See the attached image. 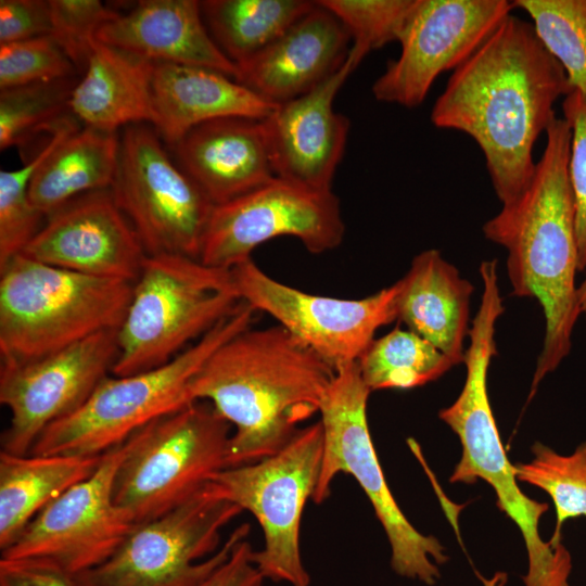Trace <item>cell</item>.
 <instances>
[{
    "label": "cell",
    "mask_w": 586,
    "mask_h": 586,
    "mask_svg": "<svg viewBox=\"0 0 586 586\" xmlns=\"http://www.w3.org/2000/svg\"><path fill=\"white\" fill-rule=\"evenodd\" d=\"M571 87L531 22L509 14L449 77L431 122L470 136L480 146L501 202L530 182L533 148L557 118L553 106Z\"/></svg>",
    "instance_id": "obj_1"
},
{
    "label": "cell",
    "mask_w": 586,
    "mask_h": 586,
    "mask_svg": "<svg viewBox=\"0 0 586 586\" xmlns=\"http://www.w3.org/2000/svg\"><path fill=\"white\" fill-rule=\"evenodd\" d=\"M525 189L483 226L484 237L507 251L512 295L539 303L545 334L532 394L572 348L579 318L578 244L574 196L569 177L571 129L556 118Z\"/></svg>",
    "instance_id": "obj_2"
},
{
    "label": "cell",
    "mask_w": 586,
    "mask_h": 586,
    "mask_svg": "<svg viewBox=\"0 0 586 586\" xmlns=\"http://www.w3.org/2000/svg\"><path fill=\"white\" fill-rule=\"evenodd\" d=\"M335 370L280 324L251 327L220 345L189 384L232 426L227 468L281 449L319 413Z\"/></svg>",
    "instance_id": "obj_3"
},
{
    "label": "cell",
    "mask_w": 586,
    "mask_h": 586,
    "mask_svg": "<svg viewBox=\"0 0 586 586\" xmlns=\"http://www.w3.org/2000/svg\"><path fill=\"white\" fill-rule=\"evenodd\" d=\"M504 300L484 292L469 331L466 380L457 399L438 417L461 443V457L449 481L474 484L483 480L494 489L497 505L519 527L525 543L528 569L525 586H570L572 558L563 544L553 546L539 534V521L549 506L526 496L518 484L514 466L502 445L487 392V373L497 354L496 323L504 314Z\"/></svg>",
    "instance_id": "obj_4"
},
{
    "label": "cell",
    "mask_w": 586,
    "mask_h": 586,
    "mask_svg": "<svg viewBox=\"0 0 586 586\" xmlns=\"http://www.w3.org/2000/svg\"><path fill=\"white\" fill-rule=\"evenodd\" d=\"M132 282L88 276L20 254L0 267L1 362L37 359L118 330Z\"/></svg>",
    "instance_id": "obj_5"
},
{
    "label": "cell",
    "mask_w": 586,
    "mask_h": 586,
    "mask_svg": "<svg viewBox=\"0 0 586 586\" xmlns=\"http://www.w3.org/2000/svg\"><path fill=\"white\" fill-rule=\"evenodd\" d=\"M255 313L241 302L169 362L131 375H107L76 411L50 424L28 455L101 456L150 422L193 403L189 384L194 374L220 345L251 327Z\"/></svg>",
    "instance_id": "obj_6"
},
{
    "label": "cell",
    "mask_w": 586,
    "mask_h": 586,
    "mask_svg": "<svg viewBox=\"0 0 586 586\" xmlns=\"http://www.w3.org/2000/svg\"><path fill=\"white\" fill-rule=\"evenodd\" d=\"M240 303L231 269L184 255H146L117 332L112 374L131 375L169 362Z\"/></svg>",
    "instance_id": "obj_7"
},
{
    "label": "cell",
    "mask_w": 586,
    "mask_h": 586,
    "mask_svg": "<svg viewBox=\"0 0 586 586\" xmlns=\"http://www.w3.org/2000/svg\"><path fill=\"white\" fill-rule=\"evenodd\" d=\"M370 393L357 361L336 370L319 410L323 451L311 499L315 504L326 500L339 473L353 475L385 531L394 572L431 586L440 578L438 565L446 563L448 556L436 537L423 535L409 522L392 495L368 426Z\"/></svg>",
    "instance_id": "obj_8"
},
{
    "label": "cell",
    "mask_w": 586,
    "mask_h": 586,
    "mask_svg": "<svg viewBox=\"0 0 586 586\" xmlns=\"http://www.w3.org/2000/svg\"><path fill=\"white\" fill-rule=\"evenodd\" d=\"M232 426L195 400L136 433L114 479L113 500L135 524L175 509L227 468Z\"/></svg>",
    "instance_id": "obj_9"
},
{
    "label": "cell",
    "mask_w": 586,
    "mask_h": 586,
    "mask_svg": "<svg viewBox=\"0 0 586 586\" xmlns=\"http://www.w3.org/2000/svg\"><path fill=\"white\" fill-rule=\"evenodd\" d=\"M243 510L205 486L156 519L135 524L113 556L74 576L78 586H196L222 564L251 525L221 530Z\"/></svg>",
    "instance_id": "obj_10"
},
{
    "label": "cell",
    "mask_w": 586,
    "mask_h": 586,
    "mask_svg": "<svg viewBox=\"0 0 586 586\" xmlns=\"http://www.w3.org/2000/svg\"><path fill=\"white\" fill-rule=\"evenodd\" d=\"M323 451L321 422L301 428L277 453L253 463L225 468L206 483L217 497L238 505L258 521L264 547L252 559L265 578L309 586L300 531L304 507L313 498Z\"/></svg>",
    "instance_id": "obj_11"
},
{
    "label": "cell",
    "mask_w": 586,
    "mask_h": 586,
    "mask_svg": "<svg viewBox=\"0 0 586 586\" xmlns=\"http://www.w3.org/2000/svg\"><path fill=\"white\" fill-rule=\"evenodd\" d=\"M111 190L146 255L199 259L214 204L169 157L149 124L123 128Z\"/></svg>",
    "instance_id": "obj_12"
},
{
    "label": "cell",
    "mask_w": 586,
    "mask_h": 586,
    "mask_svg": "<svg viewBox=\"0 0 586 586\" xmlns=\"http://www.w3.org/2000/svg\"><path fill=\"white\" fill-rule=\"evenodd\" d=\"M345 225L340 202L330 191L309 189L275 177L262 187L214 205L199 259L231 269L251 258L260 244L294 237L314 254L336 249Z\"/></svg>",
    "instance_id": "obj_13"
},
{
    "label": "cell",
    "mask_w": 586,
    "mask_h": 586,
    "mask_svg": "<svg viewBox=\"0 0 586 586\" xmlns=\"http://www.w3.org/2000/svg\"><path fill=\"white\" fill-rule=\"evenodd\" d=\"M127 450L128 441L103 454L95 471L44 507L1 559L41 563L73 577L109 560L135 525L113 500Z\"/></svg>",
    "instance_id": "obj_14"
},
{
    "label": "cell",
    "mask_w": 586,
    "mask_h": 586,
    "mask_svg": "<svg viewBox=\"0 0 586 586\" xmlns=\"http://www.w3.org/2000/svg\"><path fill=\"white\" fill-rule=\"evenodd\" d=\"M240 301L275 318L335 371L356 362L396 320V283L362 298L310 294L267 275L252 258L231 268Z\"/></svg>",
    "instance_id": "obj_15"
},
{
    "label": "cell",
    "mask_w": 586,
    "mask_h": 586,
    "mask_svg": "<svg viewBox=\"0 0 586 586\" xmlns=\"http://www.w3.org/2000/svg\"><path fill=\"white\" fill-rule=\"evenodd\" d=\"M118 330L91 335L56 353L23 362H1L0 403L10 411L3 451L27 456L52 423L76 411L112 374Z\"/></svg>",
    "instance_id": "obj_16"
},
{
    "label": "cell",
    "mask_w": 586,
    "mask_h": 586,
    "mask_svg": "<svg viewBox=\"0 0 586 586\" xmlns=\"http://www.w3.org/2000/svg\"><path fill=\"white\" fill-rule=\"evenodd\" d=\"M513 9L508 0H417L399 56L372 85L374 98L420 105L436 78L466 62Z\"/></svg>",
    "instance_id": "obj_17"
},
{
    "label": "cell",
    "mask_w": 586,
    "mask_h": 586,
    "mask_svg": "<svg viewBox=\"0 0 586 586\" xmlns=\"http://www.w3.org/2000/svg\"><path fill=\"white\" fill-rule=\"evenodd\" d=\"M22 254L62 269L132 283L146 257L111 189L82 194L51 213Z\"/></svg>",
    "instance_id": "obj_18"
},
{
    "label": "cell",
    "mask_w": 586,
    "mask_h": 586,
    "mask_svg": "<svg viewBox=\"0 0 586 586\" xmlns=\"http://www.w3.org/2000/svg\"><path fill=\"white\" fill-rule=\"evenodd\" d=\"M366 54L349 49L342 66L309 92L280 103L262 119L268 154L277 178L330 191L343 157L349 120L333 101Z\"/></svg>",
    "instance_id": "obj_19"
},
{
    "label": "cell",
    "mask_w": 586,
    "mask_h": 586,
    "mask_svg": "<svg viewBox=\"0 0 586 586\" xmlns=\"http://www.w3.org/2000/svg\"><path fill=\"white\" fill-rule=\"evenodd\" d=\"M351 39L343 23L316 1L273 42L237 64V81L276 104L293 100L342 66Z\"/></svg>",
    "instance_id": "obj_20"
},
{
    "label": "cell",
    "mask_w": 586,
    "mask_h": 586,
    "mask_svg": "<svg viewBox=\"0 0 586 586\" xmlns=\"http://www.w3.org/2000/svg\"><path fill=\"white\" fill-rule=\"evenodd\" d=\"M171 150L177 164L214 205L251 192L276 177L258 119L222 117L203 123Z\"/></svg>",
    "instance_id": "obj_21"
},
{
    "label": "cell",
    "mask_w": 586,
    "mask_h": 586,
    "mask_svg": "<svg viewBox=\"0 0 586 586\" xmlns=\"http://www.w3.org/2000/svg\"><path fill=\"white\" fill-rule=\"evenodd\" d=\"M97 40L153 63L211 68L237 80L238 67L213 40L203 20L201 1L143 0L118 14L98 33Z\"/></svg>",
    "instance_id": "obj_22"
},
{
    "label": "cell",
    "mask_w": 586,
    "mask_h": 586,
    "mask_svg": "<svg viewBox=\"0 0 586 586\" xmlns=\"http://www.w3.org/2000/svg\"><path fill=\"white\" fill-rule=\"evenodd\" d=\"M277 105L220 72L195 65L154 63L151 126L170 148L203 123L222 117L262 120Z\"/></svg>",
    "instance_id": "obj_23"
},
{
    "label": "cell",
    "mask_w": 586,
    "mask_h": 586,
    "mask_svg": "<svg viewBox=\"0 0 586 586\" xmlns=\"http://www.w3.org/2000/svg\"><path fill=\"white\" fill-rule=\"evenodd\" d=\"M395 283L396 320L437 347L455 366L464 362L472 283L435 249L416 255Z\"/></svg>",
    "instance_id": "obj_24"
},
{
    "label": "cell",
    "mask_w": 586,
    "mask_h": 586,
    "mask_svg": "<svg viewBox=\"0 0 586 586\" xmlns=\"http://www.w3.org/2000/svg\"><path fill=\"white\" fill-rule=\"evenodd\" d=\"M153 67L149 60L97 41L73 88L71 114L82 126L112 132L152 125Z\"/></svg>",
    "instance_id": "obj_25"
},
{
    "label": "cell",
    "mask_w": 586,
    "mask_h": 586,
    "mask_svg": "<svg viewBox=\"0 0 586 586\" xmlns=\"http://www.w3.org/2000/svg\"><path fill=\"white\" fill-rule=\"evenodd\" d=\"M77 125L71 115L59 126L52 148L30 179L29 200L44 217L82 194L113 186L118 132Z\"/></svg>",
    "instance_id": "obj_26"
},
{
    "label": "cell",
    "mask_w": 586,
    "mask_h": 586,
    "mask_svg": "<svg viewBox=\"0 0 586 586\" xmlns=\"http://www.w3.org/2000/svg\"><path fill=\"white\" fill-rule=\"evenodd\" d=\"M101 456H17L0 451V549L11 546L30 521L72 486L89 477Z\"/></svg>",
    "instance_id": "obj_27"
},
{
    "label": "cell",
    "mask_w": 586,
    "mask_h": 586,
    "mask_svg": "<svg viewBox=\"0 0 586 586\" xmlns=\"http://www.w3.org/2000/svg\"><path fill=\"white\" fill-rule=\"evenodd\" d=\"M315 5L308 0L201 1L213 40L235 65L273 42Z\"/></svg>",
    "instance_id": "obj_28"
},
{
    "label": "cell",
    "mask_w": 586,
    "mask_h": 586,
    "mask_svg": "<svg viewBox=\"0 0 586 586\" xmlns=\"http://www.w3.org/2000/svg\"><path fill=\"white\" fill-rule=\"evenodd\" d=\"M357 364L370 392L418 387L437 380L455 366L433 344L399 328L374 339Z\"/></svg>",
    "instance_id": "obj_29"
},
{
    "label": "cell",
    "mask_w": 586,
    "mask_h": 586,
    "mask_svg": "<svg viewBox=\"0 0 586 586\" xmlns=\"http://www.w3.org/2000/svg\"><path fill=\"white\" fill-rule=\"evenodd\" d=\"M74 77L29 84L0 92V149L25 146L37 135L52 133L71 114Z\"/></svg>",
    "instance_id": "obj_30"
},
{
    "label": "cell",
    "mask_w": 586,
    "mask_h": 586,
    "mask_svg": "<svg viewBox=\"0 0 586 586\" xmlns=\"http://www.w3.org/2000/svg\"><path fill=\"white\" fill-rule=\"evenodd\" d=\"M533 459L513 464L518 481L546 492L556 508L550 544L559 546L561 527L570 519L586 517V440L571 455H560L540 442L531 448Z\"/></svg>",
    "instance_id": "obj_31"
},
{
    "label": "cell",
    "mask_w": 586,
    "mask_h": 586,
    "mask_svg": "<svg viewBox=\"0 0 586 586\" xmlns=\"http://www.w3.org/2000/svg\"><path fill=\"white\" fill-rule=\"evenodd\" d=\"M564 69L571 89L586 97V0H515Z\"/></svg>",
    "instance_id": "obj_32"
},
{
    "label": "cell",
    "mask_w": 586,
    "mask_h": 586,
    "mask_svg": "<svg viewBox=\"0 0 586 586\" xmlns=\"http://www.w3.org/2000/svg\"><path fill=\"white\" fill-rule=\"evenodd\" d=\"M44 146L15 170L0 171V267L22 254L41 229L46 217L28 196L30 179L54 143Z\"/></svg>",
    "instance_id": "obj_33"
},
{
    "label": "cell",
    "mask_w": 586,
    "mask_h": 586,
    "mask_svg": "<svg viewBox=\"0 0 586 586\" xmlns=\"http://www.w3.org/2000/svg\"><path fill=\"white\" fill-rule=\"evenodd\" d=\"M417 0H319L334 14L366 55L399 40Z\"/></svg>",
    "instance_id": "obj_34"
},
{
    "label": "cell",
    "mask_w": 586,
    "mask_h": 586,
    "mask_svg": "<svg viewBox=\"0 0 586 586\" xmlns=\"http://www.w3.org/2000/svg\"><path fill=\"white\" fill-rule=\"evenodd\" d=\"M75 65L50 36L0 46V89L74 77Z\"/></svg>",
    "instance_id": "obj_35"
},
{
    "label": "cell",
    "mask_w": 586,
    "mask_h": 586,
    "mask_svg": "<svg viewBox=\"0 0 586 586\" xmlns=\"http://www.w3.org/2000/svg\"><path fill=\"white\" fill-rule=\"evenodd\" d=\"M50 36L76 68L85 69L99 30L119 13L99 0H49Z\"/></svg>",
    "instance_id": "obj_36"
},
{
    "label": "cell",
    "mask_w": 586,
    "mask_h": 586,
    "mask_svg": "<svg viewBox=\"0 0 586 586\" xmlns=\"http://www.w3.org/2000/svg\"><path fill=\"white\" fill-rule=\"evenodd\" d=\"M571 129L569 177L574 196L578 270L586 269V97L572 89L562 102Z\"/></svg>",
    "instance_id": "obj_37"
},
{
    "label": "cell",
    "mask_w": 586,
    "mask_h": 586,
    "mask_svg": "<svg viewBox=\"0 0 586 586\" xmlns=\"http://www.w3.org/2000/svg\"><path fill=\"white\" fill-rule=\"evenodd\" d=\"M50 33L49 0L0 1V46Z\"/></svg>",
    "instance_id": "obj_38"
},
{
    "label": "cell",
    "mask_w": 586,
    "mask_h": 586,
    "mask_svg": "<svg viewBox=\"0 0 586 586\" xmlns=\"http://www.w3.org/2000/svg\"><path fill=\"white\" fill-rule=\"evenodd\" d=\"M247 539L239 542L229 558L196 586H263L265 577L253 562Z\"/></svg>",
    "instance_id": "obj_39"
},
{
    "label": "cell",
    "mask_w": 586,
    "mask_h": 586,
    "mask_svg": "<svg viewBox=\"0 0 586 586\" xmlns=\"http://www.w3.org/2000/svg\"><path fill=\"white\" fill-rule=\"evenodd\" d=\"M0 586H78L73 576L31 561L0 559Z\"/></svg>",
    "instance_id": "obj_40"
},
{
    "label": "cell",
    "mask_w": 586,
    "mask_h": 586,
    "mask_svg": "<svg viewBox=\"0 0 586 586\" xmlns=\"http://www.w3.org/2000/svg\"><path fill=\"white\" fill-rule=\"evenodd\" d=\"M578 303L581 314L586 318V277L578 285Z\"/></svg>",
    "instance_id": "obj_41"
},
{
    "label": "cell",
    "mask_w": 586,
    "mask_h": 586,
    "mask_svg": "<svg viewBox=\"0 0 586 586\" xmlns=\"http://www.w3.org/2000/svg\"><path fill=\"white\" fill-rule=\"evenodd\" d=\"M501 577H502V575L498 574L494 579L486 582L485 586H497V584H498V582L500 581ZM498 586H501V584H499Z\"/></svg>",
    "instance_id": "obj_42"
}]
</instances>
